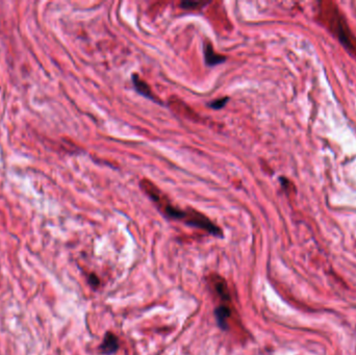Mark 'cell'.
<instances>
[{
    "label": "cell",
    "mask_w": 356,
    "mask_h": 355,
    "mask_svg": "<svg viewBox=\"0 0 356 355\" xmlns=\"http://www.w3.org/2000/svg\"><path fill=\"white\" fill-rule=\"evenodd\" d=\"M88 281H89L90 285H91L92 287H94V288H96L97 286L99 285V284H100V282H99V278L97 277L95 274H90Z\"/></svg>",
    "instance_id": "10"
},
{
    "label": "cell",
    "mask_w": 356,
    "mask_h": 355,
    "mask_svg": "<svg viewBox=\"0 0 356 355\" xmlns=\"http://www.w3.org/2000/svg\"><path fill=\"white\" fill-rule=\"evenodd\" d=\"M228 100H229L228 97H224V98L217 99V100L211 102L209 104V106L212 107V109H214V110H220V109H222V107H224L226 105V103L228 102Z\"/></svg>",
    "instance_id": "9"
},
{
    "label": "cell",
    "mask_w": 356,
    "mask_h": 355,
    "mask_svg": "<svg viewBox=\"0 0 356 355\" xmlns=\"http://www.w3.org/2000/svg\"><path fill=\"white\" fill-rule=\"evenodd\" d=\"M211 282L213 284L214 290L217 292L218 296L221 298V300L224 301V302H230L231 298H230L227 283L225 282V279H223L219 275H213Z\"/></svg>",
    "instance_id": "2"
},
{
    "label": "cell",
    "mask_w": 356,
    "mask_h": 355,
    "mask_svg": "<svg viewBox=\"0 0 356 355\" xmlns=\"http://www.w3.org/2000/svg\"><path fill=\"white\" fill-rule=\"evenodd\" d=\"M214 316L217 323L221 329L226 330L228 328V319L231 316V309L229 304H222L214 309Z\"/></svg>",
    "instance_id": "4"
},
{
    "label": "cell",
    "mask_w": 356,
    "mask_h": 355,
    "mask_svg": "<svg viewBox=\"0 0 356 355\" xmlns=\"http://www.w3.org/2000/svg\"><path fill=\"white\" fill-rule=\"evenodd\" d=\"M209 2H201V1H183L180 3V6L185 9H197L199 6H204Z\"/></svg>",
    "instance_id": "8"
},
{
    "label": "cell",
    "mask_w": 356,
    "mask_h": 355,
    "mask_svg": "<svg viewBox=\"0 0 356 355\" xmlns=\"http://www.w3.org/2000/svg\"><path fill=\"white\" fill-rule=\"evenodd\" d=\"M344 23L342 18L338 17L337 19V35L340 39V41L342 42V44H344L347 48L352 49V51H356V45H353L351 42V38L350 35L347 34V28H344Z\"/></svg>",
    "instance_id": "7"
},
{
    "label": "cell",
    "mask_w": 356,
    "mask_h": 355,
    "mask_svg": "<svg viewBox=\"0 0 356 355\" xmlns=\"http://www.w3.org/2000/svg\"><path fill=\"white\" fill-rule=\"evenodd\" d=\"M101 352L105 355H111L118 351L119 340L112 332H106L103 338V342L100 345Z\"/></svg>",
    "instance_id": "3"
},
{
    "label": "cell",
    "mask_w": 356,
    "mask_h": 355,
    "mask_svg": "<svg viewBox=\"0 0 356 355\" xmlns=\"http://www.w3.org/2000/svg\"><path fill=\"white\" fill-rule=\"evenodd\" d=\"M204 59H206V63L209 66H215V65L222 64L226 61V57L215 52L210 43H206V45H204Z\"/></svg>",
    "instance_id": "5"
},
{
    "label": "cell",
    "mask_w": 356,
    "mask_h": 355,
    "mask_svg": "<svg viewBox=\"0 0 356 355\" xmlns=\"http://www.w3.org/2000/svg\"><path fill=\"white\" fill-rule=\"evenodd\" d=\"M133 82H134V85H135L136 90L138 91V93L145 96L146 98H149V99L153 100V101H157L156 97L153 95V93H152V91H151L148 83L146 81H144L143 79L140 78V76L138 74H133Z\"/></svg>",
    "instance_id": "6"
},
{
    "label": "cell",
    "mask_w": 356,
    "mask_h": 355,
    "mask_svg": "<svg viewBox=\"0 0 356 355\" xmlns=\"http://www.w3.org/2000/svg\"><path fill=\"white\" fill-rule=\"evenodd\" d=\"M188 225L194 226V227H198L201 229H204L209 233L214 235V236H222V230L219 228L217 225L214 224L208 217L204 216V214L196 212V211H189L187 220L185 221Z\"/></svg>",
    "instance_id": "1"
}]
</instances>
